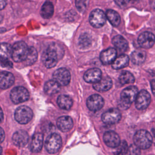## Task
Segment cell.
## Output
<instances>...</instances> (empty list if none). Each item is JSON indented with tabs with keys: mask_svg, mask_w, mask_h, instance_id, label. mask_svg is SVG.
I'll use <instances>...</instances> for the list:
<instances>
[{
	"mask_svg": "<svg viewBox=\"0 0 155 155\" xmlns=\"http://www.w3.org/2000/svg\"><path fill=\"white\" fill-rule=\"evenodd\" d=\"M113 85L111 79L108 76H105L101 78L98 82L93 85V88L95 90L99 92H104L109 90Z\"/></svg>",
	"mask_w": 155,
	"mask_h": 155,
	"instance_id": "ac0fdd59",
	"label": "cell"
},
{
	"mask_svg": "<svg viewBox=\"0 0 155 155\" xmlns=\"http://www.w3.org/2000/svg\"><path fill=\"white\" fill-rule=\"evenodd\" d=\"M1 64L2 67L5 68H10L13 67L12 62L9 61L8 58H1Z\"/></svg>",
	"mask_w": 155,
	"mask_h": 155,
	"instance_id": "d590c367",
	"label": "cell"
},
{
	"mask_svg": "<svg viewBox=\"0 0 155 155\" xmlns=\"http://www.w3.org/2000/svg\"><path fill=\"white\" fill-rule=\"evenodd\" d=\"M129 64V58L126 54H121L119 56L114 62L111 64L112 68L116 70H119L126 67Z\"/></svg>",
	"mask_w": 155,
	"mask_h": 155,
	"instance_id": "603a6c76",
	"label": "cell"
},
{
	"mask_svg": "<svg viewBox=\"0 0 155 155\" xmlns=\"http://www.w3.org/2000/svg\"><path fill=\"white\" fill-rule=\"evenodd\" d=\"M103 139L105 143L111 148H116L120 143L119 135L113 131L105 132L104 134Z\"/></svg>",
	"mask_w": 155,
	"mask_h": 155,
	"instance_id": "5bb4252c",
	"label": "cell"
},
{
	"mask_svg": "<svg viewBox=\"0 0 155 155\" xmlns=\"http://www.w3.org/2000/svg\"><path fill=\"white\" fill-rule=\"evenodd\" d=\"M57 126L61 131L67 132L73 128V122L70 116H61L57 120Z\"/></svg>",
	"mask_w": 155,
	"mask_h": 155,
	"instance_id": "d6986e66",
	"label": "cell"
},
{
	"mask_svg": "<svg viewBox=\"0 0 155 155\" xmlns=\"http://www.w3.org/2000/svg\"><path fill=\"white\" fill-rule=\"evenodd\" d=\"M107 18L109 22L114 27L117 26L120 22V18L117 12L113 10H108L106 12Z\"/></svg>",
	"mask_w": 155,
	"mask_h": 155,
	"instance_id": "83f0119b",
	"label": "cell"
},
{
	"mask_svg": "<svg viewBox=\"0 0 155 155\" xmlns=\"http://www.w3.org/2000/svg\"><path fill=\"white\" fill-rule=\"evenodd\" d=\"M101 118L107 124H114L120 120L121 114L118 109L110 108L103 113Z\"/></svg>",
	"mask_w": 155,
	"mask_h": 155,
	"instance_id": "30bf717a",
	"label": "cell"
},
{
	"mask_svg": "<svg viewBox=\"0 0 155 155\" xmlns=\"http://www.w3.org/2000/svg\"><path fill=\"white\" fill-rule=\"evenodd\" d=\"M147 54L145 51L137 50L133 51L131 54V60L135 65H140L144 62Z\"/></svg>",
	"mask_w": 155,
	"mask_h": 155,
	"instance_id": "484cf974",
	"label": "cell"
},
{
	"mask_svg": "<svg viewBox=\"0 0 155 155\" xmlns=\"http://www.w3.org/2000/svg\"><path fill=\"white\" fill-rule=\"evenodd\" d=\"M112 42L113 45L121 51H126L128 47L127 41L120 35H116L113 37L112 39Z\"/></svg>",
	"mask_w": 155,
	"mask_h": 155,
	"instance_id": "d4e9b609",
	"label": "cell"
},
{
	"mask_svg": "<svg viewBox=\"0 0 155 155\" xmlns=\"http://www.w3.org/2000/svg\"><path fill=\"white\" fill-rule=\"evenodd\" d=\"M28 134L24 130H18L16 131L12 136L13 143L19 147H23L28 143Z\"/></svg>",
	"mask_w": 155,
	"mask_h": 155,
	"instance_id": "9a60e30c",
	"label": "cell"
},
{
	"mask_svg": "<svg viewBox=\"0 0 155 155\" xmlns=\"http://www.w3.org/2000/svg\"><path fill=\"white\" fill-rule=\"evenodd\" d=\"M129 1L130 0H114L116 4L120 7H125L128 4Z\"/></svg>",
	"mask_w": 155,
	"mask_h": 155,
	"instance_id": "8d00e7d4",
	"label": "cell"
},
{
	"mask_svg": "<svg viewBox=\"0 0 155 155\" xmlns=\"http://www.w3.org/2000/svg\"><path fill=\"white\" fill-rule=\"evenodd\" d=\"M15 82L13 75L8 71H2L0 74V87L1 89H7Z\"/></svg>",
	"mask_w": 155,
	"mask_h": 155,
	"instance_id": "ffe728a7",
	"label": "cell"
},
{
	"mask_svg": "<svg viewBox=\"0 0 155 155\" xmlns=\"http://www.w3.org/2000/svg\"><path fill=\"white\" fill-rule=\"evenodd\" d=\"M12 47L7 43H2L1 45V58H8L12 56Z\"/></svg>",
	"mask_w": 155,
	"mask_h": 155,
	"instance_id": "4dcf8cb0",
	"label": "cell"
},
{
	"mask_svg": "<svg viewBox=\"0 0 155 155\" xmlns=\"http://www.w3.org/2000/svg\"><path fill=\"white\" fill-rule=\"evenodd\" d=\"M138 93L137 88L133 85L124 89L120 93V101L119 107L123 110L129 108L130 104L136 100Z\"/></svg>",
	"mask_w": 155,
	"mask_h": 155,
	"instance_id": "6da1fadb",
	"label": "cell"
},
{
	"mask_svg": "<svg viewBox=\"0 0 155 155\" xmlns=\"http://www.w3.org/2000/svg\"><path fill=\"white\" fill-rule=\"evenodd\" d=\"M133 141L134 143L140 149H147L151 146L153 138L148 131L140 130L134 134Z\"/></svg>",
	"mask_w": 155,
	"mask_h": 155,
	"instance_id": "7a4b0ae2",
	"label": "cell"
},
{
	"mask_svg": "<svg viewBox=\"0 0 155 155\" xmlns=\"http://www.w3.org/2000/svg\"><path fill=\"white\" fill-rule=\"evenodd\" d=\"M117 51L115 48H108L101 52L100 60L104 65L112 64L116 58Z\"/></svg>",
	"mask_w": 155,
	"mask_h": 155,
	"instance_id": "2e32d148",
	"label": "cell"
},
{
	"mask_svg": "<svg viewBox=\"0 0 155 155\" xmlns=\"http://www.w3.org/2000/svg\"><path fill=\"white\" fill-rule=\"evenodd\" d=\"M0 137H1V142H2L4 138H5V133L2 128H0Z\"/></svg>",
	"mask_w": 155,
	"mask_h": 155,
	"instance_id": "f35d334b",
	"label": "cell"
},
{
	"mask_svg": "<svg viewBox=\"0 0 155 155\" xmlns=\"http://www.w3.org/2000/svg\"><path fill=\"white\" fill-rule=\"evenodd\" d=\"M104 104V101L102 97L99 94H93L88 97L87 100V106L88 109L93 111H96L101 110Z\"/></svg>",
	"mask_w": 155,
	"mask_h": 155,
	"instance_id": "4fadbf2b",
	"label": "cell"
},
{
	"mask_svg": "<svg viewBox=\"0 0 155 155\" xmlns=\"http://www.w3.org/2000/svg\"><path fill=\"white\" fill-rule=\"evenodd\" d=\"M44 136L42 133H37L34 134L30 144V150L32 152H39L43 146Z\"/></svg>",
	"mask_w": 155,
	"mask_h": 155,
	"instance_id": "44dd1931",
	"label": "cell"
},
{
	"mask_svg": "<svg viewBox=\"0 0 155 155\" xmlns=\"http://www.w3.org/2000/svg\"><path fill=\"white\" fill-rule=\"evenodd\" d=\"M57 104L61 108L64 110H69L72 107L73 101L69 96L61 94L58 97Z\"/></svg>",
	"mask_w": 155,
	"mask_h": 155,
	"instance_id": "cb8c5ba5",
	"label": "cell"
},
{
	"mask_svg": "<svg viewBox=\"0 0 155 155\" xmlns=\"http://www.w3.org/2000/svg\"><path fill=\"white\" fill-rule=\"evenodd\" d=\"M54 12L53 5L51 2L46 1L42 6L41 9V15L42 18L48 19L52 16Z\"/></svg>",
	"mask_w": 155,
	"mask_h": 155,
	"instance_id": "4316f807",
	"label": "cell"
},
{
	"mask_svg": "<svg viewBox=\"0 0 155 155\" xmlns=\"http://www.w3.org/2000/svg\"><path fill=\"white\" fill-rule=\"evenodd\" d=\"M37 58H38V52L36 50L34 47H30L28 48V51L27 57L24 62L25 65H31L36 61Z\"/></svg>",
	"mask_w": 155,
	"mask_h": 155,
	"instance_id": "f1b7e54d",
	"label": "cell"
},
{
	"mask_svg": "<svg viewBox=\"0 0 155 155\" xmlns=\"http://www.w3.org/2000/svg\"><path fill=\"white\" fill-rule=\"evenodd\" d=\"M61 85L54 80H50L45 82L44 90L47 94H54L60 91Z\"/></svg>",
	"mask_w": 155,
	"mask_h": 155,
	"instance_id": "7402d4cb",
	"label": "cell"
},
{
	"mask_svg": "<svg viewBox=\"0 0 155 155\" xmlns=\"http://www.w3.org/2000/svg\"><path fill=\"white\" fill-rule=\"evenodd\" d=\"M107 19V16L104 12L100 9H95L92 11L89 16V22L90 24L95 28L102 27Z\"/></svg>",
	"mask_w": 155,
	"mask_h": 155,
	"instance_id": "ba28073f",
	"label": "cell"
},
{
	"mask_svg": "<svg viewBox=\"0 0 155 155\" xmlns=\"http://www.w3.org/2000/svg\"><path fill=\"white\" fill-rule=\"evenodd\" d=\"M33 116V111L25 105H21L15 110L14 117L15 120L21 124H26L29 122Z\"/></svg>",
	"mask_w": 155,
	"mask_h": 155,
	"instance_id": "5b68a950",
	"label": "cell"
},
{
	"mask_svg": "<svg viewBox=\"0 0 155 155\" xmlns=\"http://www.w3.org/2000/svg\"><path fill=\"white\" fill-rule=\"evenodd\" d=\"M62 145V139L59 134L52 133L49 135L45 143L46 150L50 154H54L58 151Z\"/></svg>",
	"mask_w": 155,
	"mask_h": 155,
	"instance_id": "8992f818",
	"label": "cell"
},
{
	"mask_svg": "<svg viewBox=\"0 0 155 155\" xmlns=\"http://www.w3.org/2000/svg\"><path fill=\"white\" fill-rule=\"evenodd\" d=\"M53 79L61 85H67L71 79L70 71L65 68L57 69L53 74Z\"/></svg>",
	"mask_w": 155,
	"mask_h": 155,
	"instance_id": "9c48e42d",
	"label": "cell"
},
{
	"mask_svg": "<svg viewBox=\"0 0 155 155\" xmlns=\"http://www.w3.org/2000/svg\"><path fill=\"white\" fill-rule=\"evenodd\" d=\"M10 97L13 103L18 104L27 101L29 98V93L24 87L18 86L11 90Z\"/></svg>",
	"mask_w": 155,
	"mask_h": 155,
	"instance_id": "52a82bcc",
	"label": "cell"
},
{
	"mask_svg": "<svg viewBox=\"0 0 155 155\" xmlns=\"http://www.w3.org/2000/svg\"><path fill=\"white\" fill-rule=\"evenodd\" d=\"M76 6L81 12H84L86 8V0H76Z\"/></svg>",
	"mask_w": 155,
	"mask_h": 155,
	"instance_id": "836d02e7",
	"label": "cell"
},
{
	"mask_svg": "<svg viewBox=\"0 0 155 155\" xmlns=\"http://www.w3.org/2000/svg\"><path fill=\"white\" fill-rule=\"evenodd\" d=\"M79 44L82 47H88L90 44V40L86 35H82L79 39Z\"/></svg>",
	"mask_w": 155,
	"mask_h": 155,
	"instance_id": "e575fe53",
	"label": "cell"
},
{
	"mask_svg": "<svg viewBox=\"0 0 155 155\" xmlns=\"http://www.w3.org/2000/svg\"><path fill=\"white\" fill-rule=\"evenodd\" d=\"M28 51L27 44L22 41L16 42L12 47V58L16 62L24 61Z\"/></svg>",
	"mask_w": 155,
	"mask_h": 155,
	"instance_id": "3957f363",
	"label": "cell"
},
{
	"mask_svg": "<svg viewBox=\"0 0 155 155\" xmlns=\"http://www.w3.org/2000/svg\"><path fill=\"white\" fill-rule=\"evenodd\" d=\"M128 150V147L127 142L125 140H122L120 142V144L116 147V150L114 151V155H125L127 154Z\"/></svg>",
	"mask_w": 155,
	"mask_h": 155,
	"instance_id": "1f68e13d",
	"label": "cell"
},
{
	"mask_svg": "<svg viewBox=\"0 0 155 155\" xmlns=\"http://www.w3.org/2000/svg\"><path fill=\"white\" fill-rule=\"evenodd\" d=\"M151 101V96L149 93L145 90H140L136 97L135 100V106L138 110H145L146 109Z\"/></svg>",
	"mask_w": 155,
	"mask_h": 155,
	"instance_id": "8fae6325",
	"label": "cell"
},
{
	"mask_svg": "<svg viewBox=\"0 0 155 155\" xmlns=\"http://www.w3.org/2000/svg\"><path fill=\"white\" fill-rule=\"evenodd\" d=\"M3 120V113H2V110H1V122H2Z\"/></svg>",
	"mask_w": 155,
	"mask_h": 155,
	"instance_id": "b9f144b4",
	"label": "cell"
},
{
	"mask_svg": "<svg viewBox=\"0 0 155 155\" xmlns=\"http://www.w3.org/2000/svg\"><path fill=\"white\" fill-rule=\"evenodd\" d=\"M137 42L139 45L143 48H150L155 42V36L150 31L142 33L138 37Z\"/></svg>",
	"mask_w": 155,
	"mask_h": 155,
	"instance_id": "7c38bea8",
	"label": "cell"
},
{
	"mask_svg": "<svg viewBox=\"0 0 155 155\" xmlns=\"http://www.w3.org/2000/svg\"><path fill=\"white\" fill-rule=\"evenodd\" d=\"M7 4V0H1L0 2V5H1V9H3Z\"/></svg>",
	"mask_w": 155,
	"mask_h": 155,
	"instance_id": "ab89813d",
	"label": "cell"
},
{
	"mask_svg": "<svg viewBox=\"0 0 155 155\" xmlns=\"http://www.w3.org/2000/svg\"><path fill=\"white\" fill-rule=\"evenodd\" d=\"M127 155H140V148L134 143L131 144L128 147Z\"/></svg>",
	"mask_w": 155,
	"mask_h": 155,
	"instance_id": "d6a6232c",
	"label": "cell"
},
{
	"mask_svg": "<svg viewBox=\"0 0 155 155\" xmlns=\"http://www.w3.org/2000/svg\"><path fill=\"white\" fill-rule=\"evenodd\" d=\"M153 142L155 145V130H153Z\"/></svg>",
	"mask_w": 155,
	"mask_h": 155,
	"instance_id": "7bdbcfd3",
	"label": "cell"
},
{
	"mask_svg": "<svg viewBox=\"0 0 155 155\" xmlns=\"http://www.w3.org/2000/svg\"><path fill=\"white\" fill-rule=\"evenodd\" d=\"M134 76L128 71H124L121 73L119 77V82L122 85L133 84L134 82Z\"/></svg>",
	"mask_w": 155,
	"mask_h": 155,
	"instance_id": "f546056e",
	"label": "cell"
},
{
	"mask_svg": "<svg viewBox=\"0 0 155 155\" xmlns=\"http://www.w3.org/2000/svg\"><path fill=\"white\" fill-rule=\"evenodd\" d=\"M150 5H151V8H153V9L155 10V0H150Z\"/></svg>",
	"mask_w": 155,
	"mask_h": 155,
	"instance_id": "60d3db41",
	"label": "cell"
},
{
	"mask_svg": "<svg viewBox=\"0 0 155 155\" xmlns=\"http://www.w3.org/2000/svg\"><path fill=\"white\" fill-rule=\"evenodd\" d=\"M131 1H138L139 0H131Z\"/></svg>",
	"mask_w": 155,
	"mask_h": 155,
	"instance_id": "ee69618b",
	"label": "cell"
},
{
	"mask_svg": "<svg viewBox=\"0 0 155 155\" xmlns=\"http://www.w3.org/2000/svg\"><path fill=\"white\" fill-rule=\"evenodd\" d=\"M102 78V72L100 69L93 68L88 70L84 75V79L88 83H96Z\"/></svg>",
	"mask_w": 155,
	"mask_h": 155,
	"instance_id": "e0dca14e",
	"label": "cell"
},
{
	"mask_svg": "<svg viewBox=\"0 0 155 155\" xmlns=\"http://www.w3.org/2000/svg\"><path fill=\"white\" fill-rule=\"evenodd\" d=\"M42 61L44 65L48 68H51L56 65L58 61V51L53 45L43 53Z\"/></svg>",
	"mask_w": 155,
	"mask_h": 155,
	"instance_id": "277c9868",
	"label": "cell"
},
{
	"mask_svg": "<svg viewBox=\"0 0 155 155\" xmlns=\"http://www.w3.org/2000/svg\"><path fill=\"white\" fill-rule=\"evenodd\" d=\"M150 84L152 93L154 95H155V80H152L150 82Z\"/></svg>",
	"mask_w": 155,
	"mask_h": 155,
	"instance_id": "74e56055",
	"label": "cell"
}]
</instances>
